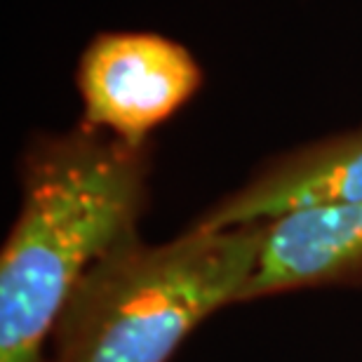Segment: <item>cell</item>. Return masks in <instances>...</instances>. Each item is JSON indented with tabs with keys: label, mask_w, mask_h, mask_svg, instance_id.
Segmentation results:
<instances>
[{
	"label": "cell",
	"mask_w": 362,
	"mask_h": 362,
	"mask_svg": "<svg viewBox=\"0 0 362 362\" xmlns=\"http://www.w3.org/2000/svg\"><path fill=\"white\" fill-rule=\"evenodd\" d=\"M151 144L132 146L81 120L33 134L19 158L21 202L0 255V362H45L78 282L136 233Z\"/></svg>",
	"instance_id": "6da1fadb"
},
{
	"label": "cell",
	"mask_w": 362,
	"mask_h": 362,
	"mask_svg": "<svg viewBox=\"0 0 362 362\" xmlns=\"http://www.w3.org/2000/svg\"><path fill=\"white\" fill-rule=\"evenodd\" d=\"M266 221L148 245L120 243L78 282L45 362H170L198 325L240 303L257 271Z\"/></svg>",
	"instance_id": "7a4b0ae2"
},
{
	"label": "cell",
	"mask_w": 362,
	"mask_h": 362,
	"mask_svg": "<svg viewBox=\"0 0 362 362\" xmlns=\"http://www.w3.org/2000/svg\"><path fill=\"white\" fill-rule=\"evenodd\" d=\"M202 83L205 71L184 42L156 31H101L78 57L81 122L132 146H146Z\"/></svg>",
	"instance_id": "3957f363"
},
{
	"label": "cell",
	"mask_w": 362,
	"mask_h": 362,
	"mask_svg": "<svg viewBox=\"0 0 362 362\" xmlns=\"http://www.w3.org/2000/svg\"><path fill=\"white\" fill-rule=\"evenodd\" d=\"M358 200H362V127L269 158L235 191L207 207L193 228H230L269 221L301 207Z\"/></svg>",
	"instance_id": "277c9868"
},
{
	"label": "cell",
	"mask_w": 362,
	"mask_h": 362,
	"mask_svg": "<svg viewBox=\"0 0 362 362\" xmlns=\"http://www.w3.org/2000/svg\"><path fill=\"white\" fill-rule=\"evenodd\" d=\"M334 285H362V200L301 207L266 221L240 303Z\"/></svg>",
	"instance_id": "5b68a950"
}]
</instances>
